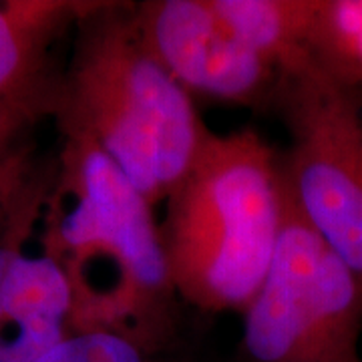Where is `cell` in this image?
I'll list each match as a JSON object with an SVG mask.
<instances>
[{"label":"cell","instance_id":"obj_1","mask_svg":"<svg viewBox=\"0 0 362 362\" xmlns=\"http://www.w3.org/2000/svg\"><path fill=\"white\" fill-rule=\"evenodd\" d=\"M45 238L73 288L75 330H113L163 349L175 290L156 207L93 143L63 137Z\"/></svg>","mask_w":362,"mask_h":362},{"label":"cell","instance_id":"obj_2","mask_svg":"<svg viewBox=\"0 0 362 362\" xmlns=\"http://www.w3.org/2000/svg\"><path fill=\"white\" fill-rule=\"evenodd\" d=\"M51 109L63 137L93 143L156 207L206 139L189 93L147 49L131 6L85 4Z\"/></svg>","mask_w":362,"mask_h":362},{"label":"cell","instance_id":"obj_3","mask_svg":"<svg viewBox=\"0 0 362 362\" xmlns=\"http://www.w3.org/2000/svg\"><path fill=\"white\" fill-rule=\"evenodd\" d=\"M278 157L256 131H207L159 223L175 296L204 312L246 310L284 220Z\"/></svg>","mask_w":362,"mask_h":362},{"label":"cell","instance_id":"obj_4","mask_svg":"<svg viewBox=\"0 0 362 362\" xmlns=\"http://www.w3.org/2000/svg\"><path fill=\"white\" fill-rule=\"evenodd\" d=\"M361 330L358 280L302 218L286 187L276 254L244 310L247 362H362Z\"/></svg>","mask_w":362,"mask_h":362},{"label":"cell","instance_id":"obj_5","mask_svg":"<svg viewBox=\"0 0 362 362\" xmlns=\"http://www.w3.org/2000/svg\"><path fill=\"white\" fill-rule=\"evenodd\" d=\"M274 107L290 135L282 159L288 194L362 288L361 99L306 65L282 75Z\"/></svg>","mask_w":362,"mask_h":362},{"label":"cell","instance_id":"obj_6","mask_svg":"<svg viewBox=\"0 0 362 362\" xmlns=\"http://www.w3.org/2000/svg\"><path fill=\"white\" fill-rule=\"evenodd\" d=\"M49 180L25 168L0 214V362L39 361L75 330L73 288L45 238Z\"/></svg>","mask_w":362,"mask_h":362},{"label":"cell","instance_id":"obj_7","mask_svg":"<svg viewBox=\"0 0 362 362\" xmlns=\"http://www.w3.org/2000/svg\"><path fill=\"white\" fill-rule=\"evenodd\" d=\"M147 49L187 93L242 107H270L282 75L221 21L211 0L131 6Z\"/></svg>","mask_w":362,"mask_h":362},{"label":"cell","instance_id":"obj_8","mask_svg":"<svg viewBox=\"0 0 362 362\" xmlns=\"http://www.w3.org/2000/svg\"><path fill=\"white\" fill-rule=\"evenodd\" d=\"M83 6L47 0L0 2V107L51 101L49 47L65 25L77 21Z\"/></svg>","mask_w":362,"mask_h":362},{"label":"cell","instance_id":"obj_9","mask_svg":"<svg viewBox=\"0 0 362 362\" xmlns=\"http://www.w3.org/2000/svg\"><path fill=\"white\" fill-rule=\"evenodd\" d=\"M221 21L280 75L310 65L306 37L314 0H211Z\"/></svg>","mask_w":362,"mask_h":362},{"label":"cell","instance_id":"obj_10","mask_svg":"<svg viewBox=\"0 0 362 362\" xmlns=\"http://www.w3.org/2000/svg\"><path fill=\"white\" fill-rule=\"evenodd\" d=\"M308 63L362 97V0H314Z\"/></svg>","mask_w":362,"mask_h":362},{"label":"cell","instance_id":"obj_11","mask_svg":"<svg viewBox=\"0 0 362 362\" xmlns=\"http://www.w3.org/2000/svg\"><path fill=\"white\" fill-rule=\"evenodd\" d=\"M35 362H165L161 349L113 330H73Z\"/></svg>","mask_w":362,"mask_h":362},{"label":"cell","instance_id":"obj_12","mask_svg":"<svg viewBox=\"0 0 362 362\" xmlns=\"http://www.w3.org/2000/svg\"><path fill=\"white\" fill-rule=\"evenodd\" d=\"M23 129H13L0 133V214L4 209V204L8 199V195L16 185V181L21 177L25 161L23 156H18V151L14 149V139L18 137V133Z\"/></svg>","mask_w":362,"mask_h":362},{"label":"cell","instance_id":"obj_13","mask_svg":"<svg viewBox=\"0 0 362 362\" xmlns=\"http://www.w3.org/2000/svg\"><path fill=\"white\" fill-rule=\"evenodd\" d=\"M49 109V101H33V103H14L0 107V133L13 129H23L28 121Z\"/></svg>","mask_w":362,"mask_h":362},{"label":"cell","instance_id":"obj_14","mask_svg":"<svg viewBox=\"0 0 362 362\" xmlns=\"http://www.w3.org/2000/svg\"><path fill=\"white\" fill-rule=\"evenodd\" d=\"M358 99H361V105H362V97H358Z\"/></svg>","mask_w":362,"mask_h":362}]
</instances>
